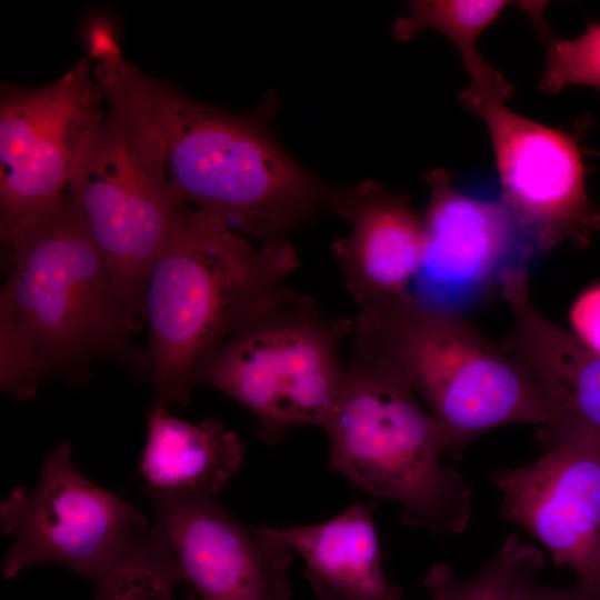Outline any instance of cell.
Segmentation results:
<instances>
[{
  "label": "cell",
  "mask_w": 600,
  "mask_h": 600,
  "mask_svg": "<svg viewBox=\"0 0 600 600\" xmlns=\"http://www.w3.org/2000/svg\"><path fill=\"white\" fill-rule=\"evenodd\" d=\"M88 44L107 101L154 136L179 199L262 247L291 241L332 211L339 189L293 160L273 134V94L249 114L226 111L143 73L104 24L91 28Z\"/></svg>",
  "instance_id": "1"
},
{
  "label": "cell",
  "mask_w": 600,
  "mask_h": 600,
  "mask_svg": "<svg viewBox=\"0 0 600 600\" xmlns=\"http://www.w3.org/2000/svg\"><path fill=\"white\" fill-rule=\"evenodd\" d=\"M11 273L0 291V387L33 398L49 374L82 386L93 363L112 360L147 374L148 352L117 284L66 191L1 240Z\"/></svg>",
  "instance_id": "2"
},
{
  "label": "cell",
  "mask_w": 600,
  "mask_h": 600,
  "mask_svg": "<svg viewBox=\"0 0 600 600\" xmlns=\"http://www.w3.org/2000/svg\"><path fill=\"white\" fill-rule=\"evenodd\" d=\"M299 266L292 241L256 247L184 204L144 287L156 401L186 406L208 358Z\"/></svg>",
  "instance_id": "3"
},
{
  "label": "cell",
  "mask_w": 600,
  "mask_h": 600,
  "mask_svg": "<svg viewBox=\"0 0 600 600\" xmlns=\"http://www.w3.org/2000/svg\"><path fill=\"white\" fill-rule=\"evenodd\" d=\"M352 333L353 357L402 379L441 423L456 458L490 429L551 418L521 363L456 313L409 292L361 308Z\"/></svg>",
  "instance_id": "4"
},
{
  "label": "cell",
  "mask_w": 600,
  "mask_h": 600,
  "mask_svg": "<svg viewBox=\"0 0 600 600\" xmlns=\"http://www.w3.org/2000/svg\"><path fill=\"white\" fill-rule=\"evenodd\" d=\"M324 430L329 466L368 494L399 503L402 523L439 538L467 528L471 484L442 464L446 431L402 379L353 357Z\"/></svg>",
  "instance_id": "5"
},
{
  "label": "cell",
  "mask_w": 600,
  "mask_h": 600,
  "mask_svg": "<svg viewBox=\"0 0 600 600\" xmlns=\"http://www.w3.org/2000/svg\"><path fill=\"white\" fill-rule=\"evenodd\" d=\"M352 330L350 320L328 317L314 299L281 286L208 358L197 384L247 408L263 443L296 426L324 429L346 377L339 347Z\"/></svg>",
  "instance_id": "6"
},
{
  "label": "cell",
  "mask_w": 600,
  "mask_h": 600,
  "mask_svg": "<svg viewBox=\"0 0 600 600\" xmlns=\"http://www.w3.org/2000/svg\"><path fill=\"white\" fill-rule=\"evenodd\" d=\"M107 114L67 191L106 262L137 331L144 326L147 279L186 203L176 194L162 150L126 108Z\"/></svg>",
  "instance_id": "7"
},
{
  "label": "cell",
  "mask_w": 600,
  "mask_h": 600,
  "mask_svg": "<svg viewBox=\"0 0 600 600\" xmlns=\"http://www.w3.org/2000/svg\"><path fill=\"white\" fill-rule=\"evenodd\" d=\"M106 107L89 54L48 84L1 86V240L67 191L82 153L106 118Z\"/></svg>",
  "instance_id": "8"
},
{
  "label": "cell",
  "mask_w": 600,
  "mask_h": 600,
  "mask_svg": "<svg viewBox=\"0 0 600 600\" xmlns=\"http://www.w3.org/2000/svg\"><path fill=\"white\" fill-rule=\"evenodd\" d=\"M1 530L13 537L6 579L39 563H58L97 582L141 538L143 516L80 474L63 442L41 463L37 486L14 488L0 507Z\"/></svg>",
  "instance_id": "9"
},
{
  "label": "cell",
  "mask_w": 600,
  "mask_h": 600,
  "mask_svg": "<svg viewBox=\"0 0 600 600\" xmlns=\"http://www.w3.org/2000/svg\"><path fill=\"white\" fill-rule=\"evenodd\" d=\"M469 110L487 124L501 183V201L532 249L569 240L584 246L600 230L588 198L577 140L488 99Z\"/></svg>",
  "instance_id": "10"
},
{
  "label": "cell",
  "mask_w": 600,
  "mask_h": 600,
  "mask_svg": "<svg viewBox=\"0 0 600 600\" xmlns=\"http://www.w3.org/2000/svg\"><path fill=\"white\" fill-rule=\"evenodd\" d=\"M501 514L529 532L579 581L597 586L600 536V439L579 434L533 463L494 471Z\"/></svg>",
  "instance_id": "11"
},
{
  "label": "cell",
  "mask_w": 600,
  "mask_h": 600,
  "mask_svg": "<svg viewBox=\"0 0 600 600\" xmlns=\"http://www.w3.org/2000/svg\"><path fill=\"white\" fill-rule=\"evenodd\" d=\"M154 540L199 600H290L292 556L236 521L217 498L156 500Z\"/></svg>",
  "instance_id": "12"
},
{
  "label": "cell",
  "mask_w": 600,
  "mask_h": 600,
  "mask_svg": "<svg viewBox=\"0 0 600 600\" xmlns=\"http://www.w3.org/2000/svg\"><path fill=\"white\" fill-rule=\"evenodd\" d=\"M430 190L422 218L426 250L418 296H452L469 301L486 292L500 271L513 264V254L532 247L501 200H486L454 189L449 173L436 169L426 174Z\"/></svg>",
  "instance_id": "13"
},
{
  "label": "cell",
  "mask_w": 600,
  "mask_h": 600,
  "mask_svg": "<svg viewBox=\"0 0 600 600\" xmlns=\"http://www.w3.org/2000/svg\"><path fill=\"white\" fill-rule=\"evenodd\" d=\"M499 284L513 317L502 348L530 373L551 408L550 420L538 430L542 449L579 434L600 439V354L534 307L522 263L504 267Z\"/></svg>",
  "instance_id": "14"
},
{
  "label": "cell",
  "mask_w": 600,
  "mask_h": 600,
  "mask_svg": "<svg viewBox=\"0 0 600 600\" xmlns=\"http://www.w3.org/2000/svg\"><path fill=\"white\" fill-rule=\"evenodd\" d=\"M332 211L351 221L350 233L331 249L360 309L409 292L423 262L426 232L407 197L367 180L339 189Z\"/></svg>",
  "instance_id": "15"
},
{
  "label": "cell",
  "mask_w": 600,
  "mask_h": 600,
  "mask_svg": "<svg viewBox=\"0 0 600 600\" xmlns=\"http://www.w3.org/2000/svg\"><path fill=\"white\" fill-rule=\"evenodd\" d=\"M372 509L357 501L324 522L253 528L303 558L307 579L320 600H400V590L382 570Z\"/></svg>",
  "instance_id": "16"
},
{
  "label": "cell",
  "mask_w": 600,
  "mask_h": 600,
  "mask_svg": "<svg viewBox=\"0 0 600 600\" xmlns=\"http://www.w3.org/2000/svg\"><path fill=\"white\" fill-rule=\"evenodd\" d=\"M147 426L139 474L153 501L217 498L242 463V441L217 420L189 423L154 401Z\"/></svg>",
  "instance_id": "17"
},
{
  "label": "cell",
  "mask_w": 600,
  "mask_h": 600,
  "mask_svg": "<svg viewBox=\"0 0 600 600\" xmlns=\"http://www.w3.org/2000/svg\"><path fill=\"white\" fill-rule=\"evenodd\" d=\"M509 3L502 0L410 1L409 14L393 22L392 34L397 41L402 42L423 29L441 32L457 48L471 77L469 88L459 94L463 104L469 109L487 99L503 102L512 96L513 88L484 61L477 41Z\"/></svg>",
  "instance_id": "18"
},
{
  "label": "cell",
  "mask_w": 600,
  "mask_h": 600,
  "mask_svg": "<svg viewBox=\"0 0 600 600\" xmlns=\"http://www.w3.org/2000/svg\"><path fill=\"white\" fill-rule=\"evenodd\" d=\"M543 562L539 548L511 534L469 580L458 579L449 566L434 564L423 583L439 600H538L536 576Z\"/></svg>",
  "instance_id": "19"
},
{
  "label": "cell",
  "mask_w": 600,
  "mask_h": 600,
  "mask_svg": "<svg viewBox=\"0 0 600 600\" xmlns=\"http://www.w3.org/2000/svg\"><path fill=\"white\" fill-rule=\"evenodd\" d=\"M181 582L169 553L150 533L94 582V600H173Z\"/></svg>",
  "instance_id": "20"
},
{
  "label": "cell",
  "mask_w": 600,
  "mask_h": 600,
  "mask_svg": "<svg viewBox=\"0 0 600 600\" xmlns=\"http://www.w3.org/2000/svg\"><path fill=\"white\" fill-rule=\"evenodd\" d=\"M573 84L600 87V23L576 39L548 38L540 88L554 93Z\"/></svg>",
  "instance_id": "21"
},
{
  "label": "cell",
  "mask_w": 600,
  "mask_h": 600,
  "mask_svg": "<svg viewBox=\"0 0 600 600\" xmlns=\"http://www.w3.org/2000/svg\"><path fill=\"white\" fill-rule=\"evenodd\" d=\"M574 336L600 354V283L584 291L570 310Z\"/></svg>",
  "instance_id": "22"
},
{
  "label": "cell",
  "mask_w": 600,
  "mask_h": 600,
  "mask_svg": "<svg viewBox=\"0 0 600 600\" xmlns=\"http://www.w3.org/2000/svg\"><path fill=\"white\" fill-rule=\"evenodd\" d=\"M538 600H600V588L581 581L560 589L540 584Z\"/></svg>",
  "instance_id": "23"
},
{
  "label": "cell",
  "mask_w": 600,
  "mask_h": 600,
  "mask_svg": "<svg viewBox=\"0 0 600 600\" xmlns=\"http://www.w3.org/2000/svg\"><path fill=\"white\" fill-rule=\"evenodd\" d=\"M598 561H599V578H598V583L596 587L600 588V536H599Z\"/></svg>",
  "instance_id": "24"
},
{
  "label": "cell",
  "mask_w": 600,
  "mask_h": 600,
  "mask_svg": "<svg viewBox=\"0 0 600 600\" xmlns=\"http://www.w3.org/2000/svg\"><path fill=\"white\" fill-rule=\"evenodd\" d=\"M186 600H199V598L197 597L194 592H191L188 594Z\"/></svg>",
  "instance_id": "25"
},
{
  "label": "cell",
  "mask_w": 600,
  "mask_h": 600,
  "mask_svg": "<svg viewBox=\"0 0 600 600\" xmlns=\"http://www.w3.org/2000/svg\"><path fill=\"white\" fill-rule=\"evenodd\" d=\"M432 600H439V599H437V598H432Z\"/></svg>",
  "instance_id": "26"
}]
</instances>
